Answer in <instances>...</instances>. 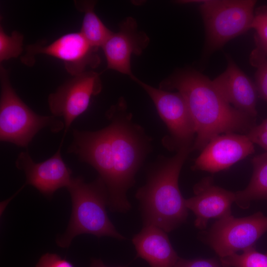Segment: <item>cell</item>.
<instances>
[{
  "mask_svg": "<svg viewBox=\"0 0 267 267\" xmlns=\"http://www.w3.org/2000/svg\"><path fill=\"white\" fill-rule=\"evenodd\" d=\"M258 94L267 102V61L258 67L256 74V84Z\"/></svg>",
  "mask_w": 267,
  "mask_h": 267,
  "instance_id": "obj_23",
  "label": "cell"
},
{
  "mask_svg": "<svg viewBox=\"0 0 267 267\" xmlns=\"http://www.w3.org/2000/svg\"><path fill=\"white\" fill-rule=\"evenodd\" d=\"M63 142L53 156L43 162L36 163L28 151L21 152L15 161L16 168L25 175V184L33 186L47 197H51L61 188H67L73 178L61 156Z\"/></svg>",
  "mask_w": 267,
  "mask_h": 267,
  "instance_id": "obj_11",
  "label": "cell"
},
{
  "mask_svg": "<svg viewBox=\"0 0 267 267\" xmlns=\"http://www.w3.org/2000/svg\"><path fill=\"white\" fill-rule=\"evenodd\" d=\"M139 85L153 102L160 118L166 124L169 134L162 142L167 148L177 151L192 146L195 138L193 120L186 102L179 92H172L153 87L137 79H132Z\"/></svg>",
  "mask_w": 267,
  "mask_h": 267,
  "instance_id": "obj_7",
  "label": "cell"
},
{
  "mask_svg": "<svg viewBox=\"0 0 267 267\" xmlns=\"http://www.w3.org/2000/svg\"><path fill=\"white\" fill-rule=\"evenodd\" d=\"M149 43L148 36L138 30L136 20L131 17L126 18L121 23L119 31L112 32L101 47L107 68L128 75L131 79L134 78L131 56L141 55Z\"/></svg>",
  "mask_w": 267,
  "mask_h": 267,
  "instance_id": "obj_13",
  "label": "cell"
},
{
  "mask_svg": "<svg viewBox=\"0 0 267 267\" xmlns=\"http://www.w3.org/2000/svg\"><path fill=\"white\" fill-rule=\"evenodd\" d=\"M96 2L93 0H75L77 9L84 12L80 31L88 42L95 48L102 47L112 33L94 11Z\"/></svg>",
  "mask_w": 267,
  "mask_h": 267,
  "instance_id": "obj_18",
  "label": "cell"
},
{
  "mask_svg": "<svg viewBox=\"0 0 267 267\" xmlns=\"http://www.w3.org/2000/svg\"><path fill=\"white\" fill-rule=\"evenodd\" d=\"M195 195L185 199L188 209L196 216L195 226L204 229L209 220L221 219L231 215V206L235 201V193L213 184L208 177L194 187Z\"/></svg>",
  "mask_w": 267,
  "mask_h": 267,
  "instance_id": "obj_14",
  "label": "cell"
},
{
  "mask_svg": "<svg viewBox=\"0 0 267 267\" xmlns=\"http://www.w3.org/2000/svg\"><path fill=\"white\" fill-rule=\"evenodd\" d=\"M192 150L190 147H182L172 157H160L149 169L145 184L135 194L143 226H155L168 233L186 221L188 209L178 178Z\"/></svg>",
  "mask_w": 267,
  "mask_h": 267,
  "instance_id": "obj_3",
  "label": "cell"
},
{
  "mask_svg": "<svg viewBox=\"0 0 267 267\" xmlns=\"http://www.w3.org/2000/svg\"><path fill=\"white\" fill-rule=\"evenodd\" d=\"M254 144L247 134H220L212 138L201 150L192 169L211 173L225 170L253 154Z\"/></svg>",
  "mask_w": 267,
  "mask_h": 267,
  "instance_id": "obj_12",
  "label": "cell"
},
{
  "mask_svg": "<svg viewBox=\"0 0 267 267\" xmlns=\"http://www.w3.org/2000/svg\"><path fill=\"white\" fill-rule=\"evenodd\" d=\"M159 88L176 89L185 99L195 128L192 150H202L220 134L248 132L255 126L254 118L229 104L212 81L195 70L178 71L162 81Z\"/></svg>",
  "mask_w": 267,
  "mask_h": 267,
  "instance_id": "obj_2",
  "label": "cell"
},
{
  "mask_svg": "<svg viewBox=\"0 0 267 267\" xmlns=\"http://www.w3.org/2000/svg\"><path fill=\"white\" fill-rule=\"evenodd\" d=\"M174 267H221L214 259H196L187 260L178 258Z\"/></svg>",
  "mask_w": 267,
  "mask_h": 267,
  "instance_id": "obj_25",
  "label": "cell"
},
{
  "mask_svg": "<svg viewBox=\"0 0 267 267\" xmlns=\"http://www.w3.org/2000/svg\"><path fill=\"white\" fill-rule=\"evenodd\" d=\"M132 241L136 257L146 261L150 267H174L179 258L167 233L157 226H143Z\"/></svg>",
  "mask_w": 267,
  "mask_h": 267,
  "instance_id": "obj_16",
  "label": "cell"
},
{
  "mask_svg": "<svg viewBox=\"0 0 267 267\" xmlns=\"http://www.w3.org/2000/svg\"><path fill=\"white\" fill-rule=\"evenodd\" d=\"M67 189L71 198L72 213L65 232L56 239L58 246L67 248L76 236L82 234L126 239L108 217L107 191L99 177L90 183L82 177L73 178Z\"/></svg>",
  "mask_w": 267,
  "mask_h": 267,
  "instance_id": "obj_4",
  "label": "cell"
},
{
  "mask_svg": "<svg viewBox=\"0 0 267 267\" xmlns=\"http://www.w3.org/2000/svg\"><path fill=\"white\" fill-rule=\"evenodd\" d=\"M109 124L96 131L72 130L67 152L92 166L98 173L108 196L112 212L126 213L132 208L127 193L151 149L152 139L134 123L123 97L106 112Z\"/></svg>",
  "mask_w": 267,
  "mask_h": 267,
  "instance_id": "obj_1",
  "label": "cell"
},
{
  "mask_svg": "<svg viewBox=\"0 0 267 267\" xmlns=\"http://www.w3.org/2000/svg\"><path fill=\"white\" fill-rule=\"evenodd\" d=\"M23 36L17 31L7 35L0 26V62L18 57L23 51Z\"/></svg>",
  "mask_w": 267,
  "mask_h": 267,
  "instance_id": "obj_20",
  "label": "cell"
},
{
  "mask_svg": "<svg viewBox=\"0 0 267 267\" xmlns=\"http://www.w3.org/2000/svg\"><path fill=\"white\" fill-rule=\"evenodd\" d=\"M212 82L229 104L249 116L256 118L258 94L256 86L231 58L227 57L225 71Z\"/></svg>",
  "mask_w": 267,
  "mask_h": 267,
  "instance_id": "obj_15",
  "label": "cell"
},
{
  "mask_svg": "<svg viewBox=\"0 0 267 267\" xmlns=\"http://www.w3.org/2000/svg\"><path fill=\"white\" fill-rule=\"evenodd\" d=\"M0 140L27 147L36 134L48 128L53 133L64 129L63 121L40 115L19 97L12 88L7 70L0 66Z\"/></svg>",
  "mask_w": 267,
  "mask_h": 267,
  "instance_id": "obj_5",
  "label": "cell"
},
{
  "mask_svg": "<svg viewBox=\"0 0 267 267\" xmlns=\"http://www.w3.org/2000/svg\"><path fill=\"white\" fill-rule=\"evenodd\" d=\"M223 267H267V253L256 251L255 246L221 259Z\"/></svg>",
  "mask_w": 267,
  "mask_h": 267,
  "instance_id": "obj_19",
  "label": "cell"
},
{
  "mask_svg": "<svg viewBox=\"0 0 267 267\" xmlns=\"http://www.w3.org/2000/svg\"></svg>",
  "mask_w": 267,
  "mask_h": 267,
  "instance_id": "obj_27",
  "label": "cell"
},
{
  "mask_svg": "<svg viewBox=\"0 0 267 267\" xmlns=\"http://www.w3.org/2000/svg\"><path fill=\"white\" fill-rule=\"evenodd\" d=\"M253 172L250 181L243 190L235 192V202L240 208L249 207L251 201L267 200V152L252 160Z\"/></svg>",
  "mask_w": 267,
  "mask_h": 267,
  "instance_id": "obj_17",
  "label": "cell"
},
{
  "mask_svg": "<svg viewBox=\"0 0 267 267\" xmlns=\"http://www.w3.org/2000/svg\"><path fill=\"white\" fill-rule=\"evenodd\" d=\"M200 6L206 32V47L212 51L251 29L256 1L204 0Z\"/></svg>",
  "mask_w": 267,
  "mask_h": 267,
  "instance_id": "obj_6",
  "label": "cell"
},
{
  "mask_svg": "<svg viewBox=\"0 0 267 267\" xmlns=\"http://www.w3.org/2000/svg\"><path fill=\"white\" fill-rule=\"evenodd\" d=\"M254 144H257L267 152V118L254 126L247 134Z\"/></svg>",
  "mask_w": 267,
  "mask_h": 267,
  "instance_id": "obj_22",
  "label": "cell"
},
{
  "mask_svg": "<svg viewBox=\"0 0 267 267\" xmlns=\"http://www.w3.org/2000/svg\"><path fill=\"white\" fill-rule=\"evenodd\" d=\"M267 231V217L261 212L243 218H234L231 215L214 223L208 240L213 250L222 258L254 246Z\"/></svg>",
  "mask_w": 267,
  "mask_h": 267,
  "instance_id": "obj_10",
  "label": "cell"
},
{
  "mask_svg": "<svg viewBox=\"0 0 267 267\" xmlns=\"http://www.w3.org/2000/svg\"><path fill=\"white\" fill-rule=\"evenodd\" d=\"M101 90L99 74L89 71L74 76L49 95L48 103L52 116L63 120L62 141H64L74 120L87 110L91 97L98 94Z\"/></svg>",
  "mask_w": 267,
  "mask_h": 267,
  "instance_id": "obj_9",
  "label": "cell"
},
{
  "mask_svg": "<svg viewBox=\"0 0 267 267\" xmlns=\"http://www.w3.org/2000/svg\"><path fill=\"white\" fill-rule=\"evenodd\" d=\"M98 49L80 32H73L59 37L48 45L42 43L28 45L21 60L25 65L31 66L36 55L51 56L63 61L66 71L74 76L85 72L88 67L95 68L99 65Z\"/></svg>",
  "mask_w": 267,
  "mask_h": 267,
  "instance_id": "obj_8",
  "label": "cell"
},
{
  "mask_svg": "<svg viewBox=\"0 0 267 267\" xmlns=\"http://www.w3.org/2000/svg\"><path fill=\"white\" fill-rule=\"evenodd\" d=\"M36 267H74L69 261L56 254L46 253L39 260Z\"/></svg>",
  "mask_w": 267,
  "mask_h": 267,
  "instance_id": "obj_24",
  "label": "cell"
},
{
  "mask_svg": "<svg viewBox=\"0 0 267 267\" xmlns=\"http://www.w3.org/2000/svg\"><path fill=\"white\" fill-rule=\"evenodd\" d=\"M90 267H110L105 266L100 260H93Z\"/></svg>",
  "mask_w": 267,
  "mask_h": 267,
  "instance_id": "obj_26",
  "label": "cell"
},
{
  "mask_svg": "<svg viewBox=\"0 0 267 267\" xmlns=\"http://www.w3.org/2000/svg\"><path fill=\"white\" fill-rule=\"evenodd\" d=\"M251 28L255 30L261 46L267 52V8L260 9L254 15Z\"/></svg>",
  "mask_w": 267,
  "mask_h": 267,
  "instance_id": "obj_21",
  "label": "cell"
}]
</instances>
